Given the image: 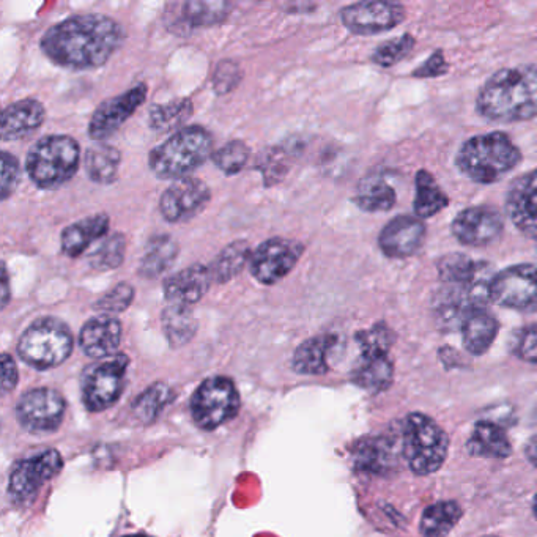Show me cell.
<instances>
[{
    "mask_svg": "<svg viewBox=\"0 0 537 537\" xmlns=\"http://www.w3.org/2000/svg\"><path fill=\"white\" fill-rule=\"evenodd\" d=\"M213 152V136L204 126H185L150 152V171L161 180H180L197 171Z\"/></svg>",
    "mask_w": 537,
    "mask_h": 537,
    "instance_id": "cell-4",
    "label": "cell"
},
{
    "mask_svg": "<svg viewBox=\"0 0 537 537\" xmlns=\"http://www.w3.org/2000/svg\"><path fill=\"white\" fill-rule=\"evenodd\" d=\"M180 246L171 235H156L145 246L139 263V275L144 279H158L171 270L177 260Z\"/></svg>",
    "mask_w": 537,
    "mask_h": 537,
    "instance_id": "cell-26",
    "label": "cell"
},
{
    "mask_svg": "<svg viewBox=\"0 0 537 537\" xmlns=\"http://www.w3.org/2000/svg\"><path fill=\"white\" fill-rule=\"evenodd\" d=\"M415 186V215L419 219L432 218L448 207L449 197L430 172L419 171L416 174Z\"/></svg>",
    "mask_w": 537,
    "mask_h": 537,
    "instance_id": "cell-33",
    "label": "cell"
},
{
    "mask_svg": "<svg viewBox=\"0 0 537 537\" xmlns=\"http://www.w3.org/2000/svg\"><path fill=\"white\" fill-rule=\"evenodd\" d=\"M342 24L355 35H377L399 26L405 19V8L396 2L367 0L342 8Z\"/></svg>",
    "mask_w": 537,
    "mask_h": 537,
    "instance_id": "cell-14",
    "label": "cell"
},
{
    "mask_svg": "<svg viewBox=\"0 0 537 537\" xmlns=\"http://www.w3.org/2000/svg\"><path fill=\"white\" fill-rule=\"evenodd\" d=\"M63 460L59 451L48 449L32 459L21 460L16 463L10 475L8 493L15 503L27 504L34 500L38 490L59 475Z\"/></svg>",
    "mask_w": 537,
    "mask_h": 537,
    "instance_id": "cell-12",
    "label": "cell"
},
{
    "mask_svg": "<svg viewBox=\"0 0 537 537\" xmlns=\"http://www.w3.org/2000/svg\"><path fill=\"white\" fill-rule=\"evenodd\" d=\"M256 169L262 174L263 185L271 188L286 178L290 169L289 155L278 147L262 150L257 156Z\"/></svg>",
    "mask_w": 537,
    "mask_h": 537,
    "instance_id": "cell-41",
    "label": "cell"
},
{
    "mask_svg": "<svg viewBox=\"0 0 537 537\" xmlns=\"http://www.w3.org/2000/svg\"><path fill=\"white\" fill-rule=\"evenodd\" d=\"M533 511H534V517H536L537 519V495H536V498H534Z\"/></svg>",
    "mask_w": 537,
    "mask_h": 537,
    "instance_id": "cell-53",
    "label": "cell"
},
{
    "mask_svg": "<svg viewBox=\"0 0 537 537\" xmlns=\"http://www.w3.org/2000/svg\"><path fill=\"white\" fill-rule=\"evenodd\" d=\"M175 15L171 24L177 26L175 32H191L194 29H207L224 23L232 5L223 0H189L185 4L174 5Z\"/></svg>",
    "mask_w": 537,
    "mask_h": 537,
    "instance_id": "cell-23",
    "label": "cell"
},
{
    "mask_svg": "<svg viewBox=\"0 0 537 537\" xmlns=\"http://www.w3.org/2000/svg\"><path fill=\"white\" fill-rule=\"evenodd\" d=\"M486 537H495V536H486Z\"/></svg>",
    "mask_w": 537,
    "mask_h": 537,
    "instance_id": "cell-55",
    "label": "cell"
},
{
    "mask_svg": "<svg viewBox=\"0 0 537 537\" xmlns=\"http://www.w3.org/2000/svg\"><path fill=\"white\" fill-rule=\"evenodd\" d=\"M126 254V238L122 234L109 235L90 254V267L97 271L115 270L122 265Z\"/></svg>",
    "mask_w": 537,
    "mask_h": 537,
    "instance_id": "cell-40",
    "label": "cell"
},
{
    "mask_svg": "<svg viewBox=\"0 0 537 537\" xmlns=\"http://www.w3.org/2000/svg\"><path fill=\"white\" fill-rule=\"evenodd\" d=\"M128 537H147V536H128Z\"/></svg>",
    "mask_w": 537,
    "mask_h": 537,
    "instance_id": "cell-54",
    "label": "cell"
},
{
    "mask_svg": "<svg viewBox=\"0 0 537 537\" xmlns=\"http://www.w3.org/2000/svg\"><path fill=\"white\" fill-rule=\"evenodd\" d=\"M19 180H21V166L18 158L10 152H2V183H0L2 200H7L15 193Z\"/></svg>",
    "mask_w": 537,
    "mask_h": 537,
    "instance_id": "cell-48",
    "label": "cell"
},
{
    "mask_svg": "<svg viewBox=\"0 0 537 537\" xmlns=\"http://www.w3.org/2000/svg\"><path fill=\"white\" fill-rule=\"evenodd\" d=\"M10 276H8L7 265L2 263V308H7L8 301H10Z\"/></svg>",
    "mask_w": 537,
    "mask_h": 537,
    "instance_id": "cell-51",
    "label": "cell"
},
{
    "mask_svg": "<svg viewBox=\"0 0 537 537\" xmlns=\"http://www.w3.org/2000/svg\"><path fill=\"white\" fill-rule=\"evenodd\" d=\"M476 109L490 122L517 123L537 117V65L497 71L479 90Z\"/></svg>",
    "mask_w": 537,
    "mask_h": 537,
    "instance_id": "cell-2",
    "label": "cell"
},
{
    "mask_svg": "<svg viewBox=\"0 0 537 537\" xmlns=\"http://www.w3.org/2000/svg\"><path fill=\"white\" fill-rule=\"evenodd\" d=\"M120 163H122V155L119 149H115L114 145L98 144L92 145L84 156V164H86L87 175L92 182L98 185H111L115 182V178L119 175Z\"/></svg>",
    "mask_w": 537,
    "mask_h": 537,
    "instance_id": "cell-30",
    "label": "cell"
},
{
    "mask_svg": "<svg viewBox=\"0 0 537 537\" xmlns=\"http://www.w3.org/2000/svg\"><path fill=\"white\" fill-rule=\"evenodd\" d=\"M81 163V149L70 136L54 134L40 139L30 149L26 171L35 186L56 189L75 177Z\"/></svg>",
    "mask_w": 537,
    "mask_h": 537,
    "instance_id": "cell-5",
    "label": "cell"
},
{
    "mask_svg": "<svg viewBox=\"0 0 537 537\" xmlns=\"http://www.w3.org/2000/svg\"><path fill=\"white\" fill-rule=\"evenodd\" d=\"M426 238V226L418 216L402 215L391 219L378 237V246L391 259L415 256Z\"/></svg>",
    "mask_w": 537,
    "mask_h": 537,
    "instance_id": "cell-18",
    "label": "cell"
},
{
    "mask_svg": "<svg viewBox=\"0 0 537 537\" xmlns=\"http://www.w3.org/2000/svg\"><path fill=\"white\" fill-rule=\"evenodd\" d=\"M164 334L169 344L178 349L188 344L197 331V320L189 306L182 304H169L161 314Z\"/></svg>",
    "mask_w": 537,
    "mask_h": 537,
    "instance_id": "cell-32",
    "label": "cell"
},
{
    "mask_svg": "<svg viewBox=\"0 0 537 537\" xmlns=\"http://www.w3.org/2000/svg\"><path fill=\"white\" fill-rule=\"evenodd\" d=\"M251 257V246L246 241L237 240L234 243H230L213 260L212 267H210L213 279L219 284L232 281V279L240 275L241 271L245 270L246 265H249Z\"/></svg>",
    "mask_w": 537,
    "mask_h": 537,
    "instance_id": "cell-34",
    "label": "cell"
},
{
    "mask_svg": "<svg viewBox=\"0 0 537 537\" xmlns=\"http://www.w3.org/2000/svg\"><path fill=\"white\" fill-rule=\"evenodd\" d=\"M193 101L188 98L172 100L166 104H155L149 112V125L156 133L182 130L186 120L193 115Z\"/></svg>",
    "mask_w": 537,
    "mask_h": 537,
    "instance_id": "cell-36",
    "label": "cell"
},
{
    "mask_svg": "<svg viewBox=\"0 0 537 537\" xmlns=\"http://www.w3.org/2000/svg\"><path fill=\"white\" fill-rule=\"evenodd\" d=\"M490 297L501 308L519 312L537 311V267L520 263L504 268L492 281Z\"/></svg>",
    "mask_w": 537,
    "mask_h": 537,
    "instance_id": "cell-10",
    "label": "cell"
},
{
    "mask_svg": "<svg viewBox=\"0 0 537 537\" xmlns=\"http://www.w3.org/2000/svg\"><path fill=\"white\" fill-rule=\"evenodd\" d=\"M393 449L385 438H369L355 449L356 467L367 473L383 475L393 467Z\"/></svg>",
    "mask_w": 537,
    "mask_h": 537,
    "instance_id": "cell-37",
    "label": "cell"
},
{
    "mask_svg": "<svg viewBox=\"0 0 537 537\" xmlns=\"http://www.w3.org/2000/svg\"><path fill=\"white\" fill-rule=\"evenodd\" d=\"M212 199V191L199 178L186 177L175 180L161 194L160 212L167 223H185L202 212Z\"/></svg>",
    "mask_w": 537,
    "mask_h": 537,
    "instance_id": "cell-15",
    "label": "cell"
},
{
    "mask_svg": "<svg viewBox=\"0 0 537 537\" xmlns=\"http://www.w3.org/2000/svg\"><path fill=\"white\" fill-rule=\"evenodd\" d=\"M393 361L388 355H361L353 371V382L369 391H383L393 382Z\"/></svg>",
    "mask_w": 537,
    "mask_h": 537,
    "instance_id": "cell-31",
    "label": "cell"
},
{
    "mask_svg": "<svg viewBox=\"0 0 537 537\" xmlns=\"http://www.w3.org/2000/svg\"><path fill=\"white\" fill-rule=\"evenodd\" d=\"M506 213L523 235L537 240V169L512 182L506 197Z\"/></svg>",
    "mask_w": 537,
    "mask_h": 537,
    "instance_id": "cell-19",
    "label": "cell"
},
{
    "mask_svg": "<svg viewBox=\"0 0 537 537\" xmlns=\"http://www.w3.org/2000/svg\"><path fill=\"white\" fill-rule=\"evenodd\" d=\"M240 410V396L230 378L212 377L197 388L191 413L197 426L213 430L234 418Z\"/></svg>",
    "mask_w": 537,
    "mask_h": 537,
    "instance_id": "cell-8",
    "label": "cell"
},
{
    "mask_svg": "<svg viewBox=\"0 0 537 537\" xmlns=\"http://www.w3.org/2000/svg\"><path fill=\"white\" fill-rule=\"evenodd\" d=\"M452 235L463 246L482 248L492 245L501 237L504 230V218L497 208L490 205H475L465 208L452 221Z\"/></svg>",
    "mask_w": 537,
    "mask_h": 537,
    "instance_id": "cell-16",
    "label": "cell"
},
{
    "mask_svg": "<svg viewBox=\"0 0 537 537\" xmlns=\"http://www.w3.org/2000/svg\"><path fill=\"white\" fill-rule=\"evenodd\" d=\"M416 40L413 35L404 34L393 40L383 41L372 52L371 60L382 68H391L402 62L415 48Z\"/></svg>",
    "mask_w": 537,
    "mask_h": 537,
    "instance_id": "cell-42",
    "label": "cell"
},
{
    "mask_svg": "<svg viewBox=\"0 0 537 537\" xmlns=\"http://www.w3.org/2000/svg\"><path fill=\"white\" fill-rule=\"evenodd\" d=\"M240 81L241 71L238 63L232 62V60H223L216 67L215 75H213V87L219 95L234 90Z\"/></svg>",
    "mask_w": 537,
    "mask_h": 537,
    "instance_id": "cell-47",
    "label": "cell"
},
{
    "mask_svg": "<svg viewBox=\"0 0 537 537\" xmlns=\"http://www.w3.org/2000/svg\"><path fill=\"white\" fill-rule=\"evenodd\" d=\"M462 339L471 355H484L498 334V322L486 309H476L463 320Z\"/></svg>",
    "mask_w": 537,
    "mask_h": 537,
    "instance_id": "cell-28",
    "label": "cell"
},
{
    "mask_svg": "<svg viewBox=\"0 0 537 537\" xmlns=\"http://www.w3.org/2000/svg\"><path fill=\"white\" fill-rule=\"evenodd\" d=\"M125 40V32L109 16L76 15L46 30L41 49L52 62L68 70L103 67Z\"/></svg>",
    "mask_w": 537,
    "mask_h": 537,
    "instance_id": "cell-1",
    "label": "cell"
},
{
    "mask_svg": "<svg viewBox=\"0 0 537 537\" xmlns=\"http://www.w3.org/2000/svg\"><path fill=\"white\" fill-rule=\"evenodd\" d=\"M462 517V509L454 501L432 504L421 517L419 531L423 537H446Z\"/></svg>",
    "mask_w": 537,
    "mask_h": 537,
    "instance_id": "cell-35",
    "label": "cell"
},
{
    "mask_svg": "<svg viewBox=\"0 0 537 537\" xmlns=\"http://www.w3.org/2000/svg\"><path fill=\"white\" fill-rule=\"evenodd\" d=\"M338 338L333 334H320L304 341L293 353L292 367L297 374L323 375L328 372V355Z\"/></svg>",
    "mask_w": 537,
    "mask_h": 537,
    "instance_id": "cell-25",
    "label": "cell"
},
{
    "mask_svg": "<svg viewBox=\"0 0 537 537\" xmlns=\"http://www.w3.org/2000/svg\"><path fill=\"white\" fill-rule=\"evenodd\" d=\"M515 355L525 363L537 364V323L536 325L523 326L519 333L515 334L512 344Z\"/></svg>",
    "mask_w": 537,
    "mask_h": 537,
    "instance_id": "cell-46",
    "label": "cell"
},
{
    "mask_svg": "<svg viewBox=\"0 0 537 537\" xmlns=\"http://www.w3.org/2000/svg\"><path fill=\"white\" fill-rule=\"evenodd\" d=\"M122 341V325L112 315H97L82 326L79 347L95 360L111 358Z\"/></svg>",
    "mask_w": 537,
    "mask_h": 537,
    "instance_id": "cell-20",
    "label": "cell"
},
{
    "mask_svg": "<svg viewBox=\"0 0 537 537\" xmlns=\"http://www.w3.org/2000/svg\"><path fill=\"white\" fill-rule=\"evenodd\" d=\"M526 457L533 463L534 467H537V435H534L528 445H526Z\"/></svg>",
    "mask_w": 537,
    "mask_h": 537,
    "instance_id": "cell-52",
    "label": "cell"
},
{
    "mask_svg": "<svg viewBox=\"0 0 537 537\" xmlns=\"http://www.w3.org/2000/svg\"><path fill=\"white\" fill-rule=\"evenodd\" d=\"M467 446L473 456L489 459H506L512 451L506 432L497 423L490 421L476 424Z\"/></svg>",
    "mask_w": 537,
    "mask_h": 537,
    "instance_id": "cell-29",
    "label": "cell"
},
{
    "mask_svg": "<svg viewBox=\"0 0 537 537\" xmlns=\"http://www.w3.org/2000/svg\"><path fill=\"white\" fill-rule=\"evenodd\" d=\"M213 279L210 267L196 263L193 267L178 271L164 282V297L171 304L191 306L207 295L212 287Z\"/></svg>",
    "mask_w": 537,
    "mask_h": 537,
    "instance_id": "cell-21",
    "label": "cell"
},
{
    "mask_svg": "<svg viewBox=\"0 0 537 537\" xmlns=\"http://www.w3.org/2000/svg\"><path fill=\"white\" fill-rule=\"evenodd\" d=\"M396 191L382 175H366L356 186L353 202L367 213H385L396 205Z\"/></svg>",
    "mask_w": 537,
    "mask_h": 537,
    "instance_id": "cell-27",
    "label": "cell"
},
{
    "mask_svg": "<svg viewBox=\"0 0 537 537\" xmlns=\"http://www.w3.org/2000/svg\"><path fill=\"white\" fill-rule=\"evenodd\" d=\"M134 300V287L128 282H120L112 287L109 292L104 293L97 303L93 304V309L101 315L122 314L130 308Z\"/></svg>",
    "mask_w": 537,
    "mask_h": 537,
    "instance_id": "cell-45",
    "label": "cell"
},
{
    "mask_svg": "<svg viewBox=\"0 0 537 537\" xmlns=\"http://www.w3.org/2000/svg\"><path fill=\"white\" fill-rule=\"evenodd\" d=\"M18 385V367L8 353L2 355V396H7Z\"/></svg>",
    "mask_w": 537,
    "mask_h": 537,
    "instance_id": "cell-50",
    "label": "cell"
},
{
    "mask_svg": "<svg viewBox=\"0 0 537 537\" xmlns=\"http://www.w3.org/2000/svg\"><path fill=\"white\" fill-rule=\"evenodd\" d=\"M111 219L104 213L81 219L70 224L60 235V246L65 256L79 257L87 251L95 241H103L108 235Z\"/></svg>",
    "mask_w": 537,
    "mask_h": 537,
    "instance_id": "cell-24",
    "label": "cell"
},
{
    "mask_svg": "<svg viewBox=\"0 0 537 537\" xmlns=\"http://www.w3.org/2000/svg\"><path fill=\"white\" fill-rule=\"evenodd\" d=\"M361 355H388L394 342V333L386 323H377L369 330L356 333Z\"/></svg>",
    "mask_w": 537,
    "mask_h": 537,
    "instance_id": "cell-44",
    "label": "cell"
},
{
    "mask_svg": "<svg viewBox=\"0 0 537 537\" xmlns=\"http://www.w3.org/2000/svg\"><path fill=\"white\" fill-rule=\"evenodd\" d=\"M449 440L445 430L421 413L405 419L404 456L416 475H432L448 456Z\"/></svg>",
    "mask_w": 537,
    "mask_h": 537,
    "instance_id": "cell-7",
    "label": "cell"
},
{
    "mask_svg": "<svg viewBox=\"0 0 537 537\" xmlns=\"http://www.w3.org/2000/svg\"><path fill=\"white\" fill-rule=\"evenodd\" d=\"M522 153L508 134L493 131L463 142L456 156L459 171L481 185H492L519 166Z\"/></svg>",
    "mask_w": 537,
    "mask_h": 537,
    "instance_id": "cell-3",
    "label": "cell"
},
{
    "mask_svg": "<svg viewBox=\"0 0 537 537\" xmlns=\"http://www.w3.org/2000/svg\"><path fill=\"white\" fill-rule=\"evenodd\" d=\"M128 363V356L115 355L87 369L82 396L90 412H103L119 400L125 388Z\"/></svg>",
    "mask_w": 537,
    "mask_h": 537,
    "instance_id": "cell-9",
    "label": "cell"
},
{
    "mask_svg": "<svg viewBox=\"0 0 537 537\" xmlns=\"http://www.w3.org/2000/svg\"><path fill=\"white\" fill-rule=\"evenodd\" d=\"M147 98V86L138 84L128 92L101 103L89 123L90 138L104 141L120 130V126L138 111Z\"/></svg>",
    "mask_w": 537,
    "mask_h": 537,
    "instance_id": "cell-17",
    "label": "cell"
},
{
    "mask_svg": "<svg viewBox=\"0 0 537 537\" xmlns=\"http://www.w3.org/2000/svg\"><path fill=\"white\" fill-rule=\"evenodd\" d=\"M478 271V262L463 254H449L438 262V275L445 286L467 287Z\"/></svg>",
    "mask_w": 537,
    "mask_h": 537,
    "instance_id": "cell-38",
    "label": "cell"
},
{
    "mask_svg": "<svg viewBox=\"0 0 537 537\" xmlns=\"http://www.w3.org/2000/svg\"><path fill=\"white\" fill-rule=\"evenodd\" d=\"M75 339L62 320L43 317L35 320L19 339L18 353L24 363L38 371L60 366L73 352Z\"/></svg>",
    "mask_w": 537,
    "mask_h": 537,
    "instance_id": "cell-6",
    "label": "cell"
},
{
    "mask_svg": "<svg viewBox=\"0 0 537 537\" xmlns=\"http://www.w3.org/2000/svg\"><path fill=\"white\" fill-rule=\"evenodd\" d=\"M46 119V109L34 98L16 101L2 112L0 136L5 142L19 141L43 125Z\"/></svg>",
    "mask_w": 537,
    "mask_h": 537,
    "instance_id": "cell-22",
    "label": "cell"
},
{
    "mask_svg": "<svg viewBox=\"0 0 537 537\" xmlns=\"http://www.w3.org/2000/svg\"><path fill=\"white\" fill-rule=\"evenodd\" d=\"M172 400V389L164 383H155L136 399L133 413L141 423L149 424L155 421L161 410Z\"/></svg>",
    "mask_w": 537,
    "mask_h": 537,
    "instance_id": "cell-39",
    "label": "cell"
},
{
    "mask_svg": "<svg viewBox=\"0 0 537 537\" xmlns=\"http://www.w3.org/2000/svg\"><path fill=\"white\" fill-rule=\"evenodd\" d=\"M65 400L56 389L35 388L23 394L16 407V416L24 429L32 434L54 432L62 424Z\"/></svg>",
    "mask_w": 537,
    "mask_h": 537,
    "instance_id": "cell-13",
    "label": "cell"
},
{
    "mask_svg": "<svg viewBox=\"0 0 537 537\" xmlns=\"http://www.w3.org/2000/svg\"><path fill=\"white\" fill-rule=\"evenodd\" d=\"M304 246L300 241L287 238H270L252 251L249 268L260 284L273 286L286 278L303 256Z\"/></svg>",
    "mask_w": 537,
    "mask_h": 537,
    "instance_id": "cell-11",
    "label": "cell"
},
{
    "mask_svg": "<svg viewBox=\"0 0 537 537\" xmlns=\"http://www.w3.org/2000/svg\"><path fill=\"white\" fill-rule=\"evenodd\" d=\"M448 68L443 52L437 51L421 67L416 68L412 76L415 78H437V76L446 75Z\"/></svg>",
    "mask_w": 537,
    "mask_h": 537,
    "instance_id": "cell-49",
    "label": "cell"
},
{
    "mask_svg": "<svg viewBox=\"0 0 537 537\" xmlns=\"http://www.w3.org/2000/svg\"><path fill=\"white\" fill-rule=\"evenodd\" d=\"M251 150L243 141H230L213 153V163L226 175H235L245 169Z\"/></svg>",
    "mask_w": 537,
    "mask_h": 537,
    "instance_id": "cell-43",
    "label": "cell"
}]
</instances>
